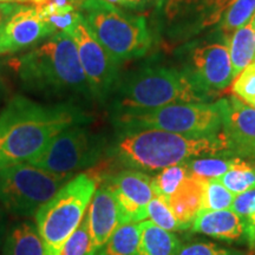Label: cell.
Instances as JSON below:
<instances>
[{
	"mask_svg": "<svg viewBox=\"0 0 255 255\" xmlns=\"http://www.w3.org/2000/svg\"><path fill=\"white\" fill-rule=\"evenodd\" d=\"M176 255H244V253L219 247L210 242H194L180 247Z\"/></svg>",
	"mask_w": 255,
	"mask_h": 255,
	"instance_id": "cell-30",
	"label": "cell"
},
{
	"mask_svg": "<svg viewBox=\"0 0 255 255\" xmlns=\"http://www.w3.org/2000/svg\"><path fill=\"white\" fill-rule=\"evenodd\" d=\"M6 92H7V89H6V85L4 83V79H2L1 75H0V111L2 110V103H4L5 97H6Z\"/></svg>",
	"mask_w": 255,
	"mask_h": 255,
	"instance_id": "cell-35",
	"label": "cell"
},
{
	"mask_svg": "<svg viewBox=\"0 0 255 255\" xmlns=\"http://www.w3.org/2000/svg\"><path fill=\"white\" fill-rule=\"evenodd\" d=\"M28 91L53 97L92 98L73 39L57 32L38 46L9 60Z\"/></svg>",
	"mask_w": 255,
	"mask_h": 255,
	"instance_id": "cell-2",
	"label": "cell"
},
{
	"mask_svg": "<svg viewBox=\"0 0 255 255\" xmlns=\"http://www.w3.org/2000/svg\"><path fill=\"white\" fill-rule=\"evenodd\" d=\"M73 176L50 173L30 163L1 165L0 202L15 215H33Z\"/></svg>",
	"mask_w": 255,
	"mask_h": 255,
	"instance_id": "cell-8",
	"label": "cell"
},
{
	"mask_svg": "<svg viewBox=\"0 0 255 255\" xmlns=\"http://www.w3.org/2000/svg\"><path fill=\"white\" fill-rule=\"evenodd\" d=\"M79 11L92 36L119 65L144 56L151 45L149 27L141 15L105 0H84Z\"/></svg>",
	"mask_w": 255,
	"mask_h": 255,
	"instance_id": "cell-5",
	"label": "cell"
},
{
	"mask_svg": "<svg viewBox=\"0 0 255 255\" xmlns=\"http://www.w3.org/2000/svg\"><path fill=\"white\" fill-rule=\"evenodd\" d=\"M234 197V194L216 178L208 181L203 180L202 202H201L200 212L231 209Z\"/></svg>",
	"mask_w": 255,
	"mask_h": 255,
	"instance_id": "cell-25",
	"label": "cell"
},
{
	"mask_svg": "<svg viewBox=\"0 0 255 255\" xmlns=\"http://www.w3.org/2000/svg\"><path fill=\"white\" fill-rule=\"evenodd\" d=\"M26 4L23 2H0V30L12 15L20 11Z\"/></svg>",
	"mask_w": 255,
	"mask_h": 255,
	"instance_id": "cell-32",
	"label": "cell"
},
{
	"mask_svg": "<svg viewBox=\"0 0 255 255\" xmlns=\"http://www.w3.org/2000/svg\"><path fill=\"white\" fill-rule=\"evenodd\" d=\"M100 180L82 173L68 181L36 213L45 255H59L87 214Z\"/></svg>",
	"mask_w": 255,
	"mask_h": 255,
	"instance_id": "cell-6",
	"label": "cell"
},
{
	"mask_svg": "<svg viewBox=\"0 0 255 255\" xmlns=\"http://www.w3.org/2000/svg\"><path fill=\"white\" fill-rule=\"evenodd\" d=\"M216 180L231 190L234 195L255 189V164L242 161Z\"/></svg>",
	"mask_w": 255,
	"mask_h": 255,
	"instance_id": "cell-23",
	"label": "cell"
},
{
	"mask_svg": "<svg viewBox=\"0 0 255 255\" xmlns=\"http://www.w3.org/2000/svg\"><path fill=\"white\" fill-rule=\"evenodd\" d=\"M148 218L156 226L165 229L168 232H180L187 229V226L181 223L169 206L168 201L162 196L155 195L148 205Z\"/></svg>",
	"mask_w": 255,
	"mask_h": 255,
	"instance_id": "cell-27",
	"label": "cell"
},
{
	"mask_svg": "<svg viewBox=\"0 0 255 255\" xmlns=\"http://www.w3.org/2000/svg\"><path fill=\"white\" fill-rule=\"evenodd\" d=\"M232 91L247 105L255 100V62L246 66L233 79Z\"/></svg>",
	"mask_w": 255,
	"mask_h": 255,
	"instance_id": "cell-29",
	"label": "cell"
},
{
	"mask_svg": "<svg viewBox=\"0 0 255 255\" xmlns=\"http://www.w3.org/2000/svg\"><path fill=\"white\" fill-rule=\"evenodd\" d=\"M184 72L206 98L225 90L234 79L228 45L209 43L196 47L191 53L190 68Z\"/></svg>",
	"mask_w": 255,
	"mask_h": 255,
	"instance_id": "cell-11",
	"label": "cell"
},
{
	"mask_svg": "<svg viewBox=\"0 0 255 255\" xmlns=\"http://www.w3.org/2000/svg\"><path fill=\"white\" fill-rule=\"evenodd\" d=\"M0 2H20L19 0H0Z\"/></svg>",
	"mask_w": 255,
	"mask_h": 255,
	"instance_id": "cell-37",
	"label": "cell"
},
{
	"mask_svg": "<svg viewBox=\"0 0 255 255\" xmlns=\"http://www.w3.org/2000/svg\"><path fill=\"white\" fill-rule=\"evenodd\" d=\"M56 32L34 5H25L0 30V56L37 46Z\"/></svg>",
	"mask_w": 255,
	"mask_h": 255,
	"instance_id": "cell-14",
	"label": "cell"
},
{
	"mask_svg": "<svg viewBox=\"0 0 255 255\" xmlns=\"http://www.w3.org/2000/svg\"><path fill=\"white\" fill-rule=\"evenodd\" d=\"M222 120L220 135L228 145V155L255 159V109L235 96L218 103Z\"/></svg>",
	"mask_w": 255,
	"mask_h": 255,
	"instance_id": "cell-12",
	"label": "cell"
},
{
	"mask_svg": "<svg viewBox=\"0 0 255 255\" xmlns=\"http://www.w3.org/2000/svg\"><path fill=\"white\" fill-rule=\"evenodd\" d=\"M87 216L92 255H96L121 226L117 202L113 191L107 184H98L89 205Z\"/></svg>",
	"mask_w": 255,
	"mask_h": 255,
	"instance_id": "cell-15",
	"label": "cell"
},
{
	"mask_svg": "<svg viewBox=\"0 0 255 255\" xmlns=\"http://www.w3.org/2000/svg\"><path fill=\"white\" fill-rule=\"evenodd\" d=\"M141 239L135 255H176L180 240L174 233L156 226L151 221L139 222Z\"/></svg>",
	"mask_w": 255,
	"mask_h": 255,
	"instance_id": "cell-18",
	"label": "cell"
},
{
	"mask_svg": "<svg viewBox=\"0 0 255 255\" xmlns=\"http://www.w3.org/2000/svg\"><path fill=\"white\" fill-rule=\"evenodd\" d=\"M189 176V171L186 164L180 163L170 165L162 169L156 176L152 178V187H154L155 195L162 196L165 200H169L181 187L183 181Z\"/></svg>",
	"mask_w": 255,
	"mask_h": 255,
	"instance_id": "cell-24",
	"label": "cell"
},
{
	"mask_svg": "<svg viewBox=\"0 0 255 255\" xmlns=\"http://www.w3.org/2000/svg\"><path fill=\"white\" fill-rule=\"evenodd\" d=\"M168 1L169 0H156V7H157L158 9L163 8V6L167 4Z\"/></svg>",
	"mask_w": 255,
	"mask_h": 255,
	"instance_id": "cell-36",
	"label": "cell"
},
{
	"mask_svg": "<svg viewBox=\"0 0 255 255\" xmlns=\"http://www.w3.org/2000/svg\"><path fill=\"white\" fill-rule=\"evenodd\" d=\"M111 151L127 167L154 171L195 157L228 154V145L221 135L190 137L144 129L122 131Z\"/></svg>",
	"mask_w": 255,
	"mask_h": 255,
	"instance_id": "cell-3",
	"label": "cell"
},
{
	"mask_svg": "<svg viewBox=\"0 0 255 255\" xmlns=\"http://www.w3.org/2000/svg\"><path fill=\"white\" fill-rule=\"evenodd\" d=\"M252 23H253V30H254V37H255V15L252 18Z\"/></svg>",
	"mask_w": 255,
	"mask_h": 255,
	"instance_id": "cell-39",
	"label": "cell"
},
{
	"mask_svg": "<svg viewBox=\"0 0 255 255\" xmlns=\"http://www.w3.org/2000/svg\"><path fill=\"white\" fill-rule=\"evenodd\" d=\"M2 255H45L43 240L36 226L25 221L12 228L6 238Z\"/></svg>",
	"mask_w": 255,
	"mask_h": 255,
	"instance_id": "cell-19",
	"label": "cell"
},
{
	"mask_svg": "<svg viewBox=\"0 0 255 255\" xmlns=\"http://www.w3.org/2000/svg\"><path fill=\"white\" fill-rule=\"evenodd\" d=\"M250 107H252V108H254V109H255V100H254L253 102H252V103L250 104Z\"/></svg>",
	"mask_w": 255,
	"mask_h": 255,
	"instance_id": "cell-40",
	"label": "cell"
},
{
	"mask_svg": "<svg viewBox=\"0 0 255 255\" xmlns=\"http://www.w3.org/2000/svg\"><path fill=\"white\" fill-rule=\"evenodd\" d=\"M242 158H220V157H199L184 162L189 175L201 180H214L219 178L238 165Z\"/></svg>",
	"mask_w": 255,
	"mask_h": 255,
	"instance_id": "cell-22",
	"label": "cell"
},
{
	"mask_svg": "<svg viewBox=\"0 0 255 255\" xmlns=\"http://www.w3.org/2000/svg\"><path fill=\"white\" fill-rule=\"evenodd\" d=\"M117 202L121 225L139 223L148 218V205L154 199L152 178L139 170L120 171L107 184Z\"/></svg>",
	"mask_w": 255,
	"mask_h": 255,
	"instance_id": "cell-13",
	"label": "cell"
},
{
	"mask_svg": "<svg viewBox=\"0 0 255 255\" xmlns=\"http://www.w3.org/2000/svg\"><path fill=\"white\" fill-rule=\"evenodd\" d=\"M19 1L20 2H24V1H31V2H38V1H40V0H19Z\"/></svg>",
	"mask_w": 255,
	"mask_h": 255,
	"instance_id": "cell-38",
	"label": "cell"
},
{
	"mask_svg": "<svg viewBox=\"0 0 255 255\" xmlns=\"http://www.w3.org/2000/svg\"><path fill=\"white\" fill-rule=\"evenodd\" d=\"M228 50L233 78H235L246 66L255 62V37L252 19L233 32L228 40Z\"/></svg>",
	"mask_w": 255,
	"mask_h": 255,
	"instance_id": "cell-20",
	"label": "cell"
},
{
	"mask_svg": "<svg viewBox=\"0 0 255 255\" xmlns=\"http://www.w3.org/2000/svg\"><path fill=\"white\" fill-rule=\"evenodd\" d=\"M254 15L255 0H233L223 14L220 28L228 36L247 24Z\"/></svg>",
	"mask_w": 255,
	"mask_h": 255,
	"instance_id": "cell-26",
	"label": "cell"
},
{
	"mask_svg": "<svg viewBox=\"0 0 255 255\" xmlns=\"http://www.w3.org/2000/svg\"><path fill=\"white\" fill-rule=\"evenodd\" d=\"M255 197V189L246 191V193L239 194V195H235L234 201H233L231 210L234 212L235 214H238L240 218L244 220L247 218V215L250 214L252 203H253V200Z\"/></svg>",
	"mask_w": 255,
	"mask_h": 255,
	"instance_id": "cell-31",
	"label": "cell"
},
{
	"mask_svg": "<svg viewBox=\"0 0 255 255\" xmlns=\"http://www.w3.org/2000/svg\"><path fill=\"white\" fill-rule=\"evenodd\" d=\"M59 255H92L91 238L89 232L88 216L85 214L81 225L65 242Z\"/></svg>",
	"mask_w": 255,
	"mask_h": 255,
	"instance_id": "cell-28",
	"label": "cell"
},
{
	"mask_svg": "<svg viewBox=\"0 0 255 255\" xmlns=\"http://www.w3.org/2000/svg\"><path fill=\"white\" fill-rule=\"evenodd\" d=\"M202 190L203 180L189 175L176 193L168 200L176 219L188 228L201 209Z\"/></svg>",
	"mask_w": 255,
	"mask_h": 255,
	"instance_id": "cell-17",
	"label": "cell"
},
{
	"mask_svg": "<svg viewBox=\"0 0 255 255\" xmlns=\"http://www.w3.org/2000/svg\"><path fill=\"white\" fill-rule=\"evenodd\" d=\"M111 107L117 115L141 113L176 103H205L186 72L167 66H145L115 85Z\"/></svg>",
	"mask_w": 255,
	"mask_h": 255,
	"instance_id": "cell-4",
	"label": "cell"
},
{
	"mask_svg": "<svg viewBox=\"0 0 255 255\" xmlns=\"http://www.w3.org/2000/svg\"><path fill=\"white\" fill-rule=\"evenodd\" d=\"M117 7H124L128 9H143L151 0H105Z\"/></svg>",
	"mask_w": 255,
	"mask_h": 255,
	"instance_id": "cell-34",
	"label": "cell"
},
{
	"mask_svg": "<svg viewBox=\"0 0 255 255\" xmlns=\"http://www.w3.org/2000/svg\"><path fill=\"white\" fill-rule=\"evenodd\" d=\"M141 239L139 223L121 225L96 255H135Z\"/></svg>",
	"mask_w": 255,
	"mask_h": 255,
	"instance_id": "cell-21",
	"label": "cell"
},
{
	"mask_svg": "<svg viewBox=\"0 0 255 255\" xmlns=\"http://www.w3.org/2000/svg\"><path fill=\"white\" fill-rule=\"evenodd\" d=\"M115 124L121 131L156 129L190 137L218 136L222 129L216 103H176L141 113L121 114Z\"/></svg>",
	"mask_w": 255,
	"mask_h": 255,
	"instance_id": "cell-7",
	"label": "cell"
},
{
	"mask_svg": "<svg viewBox=\"0 0 255 255\" xmlns=\"http://www.w3.org/2000/svg\"><path fill=\"white\" fill-rule=\"evenodd\" d=\"M90 120V115L72 102L43 104L14 96L0 111V167L28 163L63 130Z\"/></svg>",
	"mask_w": 255,
	"mask_h": 255,
	"instance_id": "cell-1",
	"label": "cell"
},
{
	"mask_svg": "<svg viewBox=\"0 0 255 255\" xmlns=\"http://www.w3.org/2000/svg\"><path fill=\"white\" fill-rule=\"evenodd\" d=\"M75 41L82 69L90 87L92 100L105 102L113 94L119 82V64L92 36L83 15L70 30Z\"/></svg>",
	"mask_w": 255,
	"mask_h": 255,
	"instance_id": "cell-10",
	"label": "cell"
},
{
	"mask_svg": "<svg viewBox=\"0 0 255 255\" xmlns=\"http://www.w3.org/2000/svg\"><path fill=\"white\" fill-rule=\"evenodd\" d=\"M103 151V141L85 124H77L58 133L39 156L28 163L50 173L75 174L90 168Z\"/></svg>",
	"mask_w": 255,
	"mask_h": 255,
	"instance_id": "cell-9",
	"label": "cell"
},
{
	"mask_svg": "<svg viewBox=\"0 0 255 255\" xmlns=\"http://www.w3.org/2000/svg\"><path fill=\"white\" fill-rule=\"evenodd\" d=\"M191 231L225 241H237L245 233V222L231 209L199 212Z\"/></svg>",
	"mask_w": 255,
	"mask_h": 255,
	"instance_id": "cell-16",
	"label": "cell"
},
{
	"mask_svg": "<svg viewBox=\"0 0 255 255\" xmlns=\"http://www.w3.org/2000/svg\"><path fill=\"white\" fill-rule=\"evenodd\" d=\"M245 234H246L247 240L250 242V246L255 248V197L252 203V208L250 214L245 219Z\"/></svg>",
	"mask_w": 255,
	"mask_h": 255,
	"instance_id": "cell-33",
	"label": "cell"
}]
</instances>
